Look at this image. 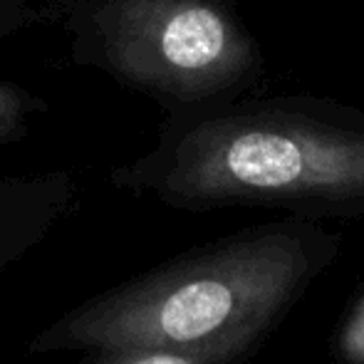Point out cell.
I'll return each mask as SVG.
<instances>
[{
	"label": "cell",
	"instance_id": "obj_1",
	"mask_svg": "<svg viewBox=\"0 0 364 364\" xmlns=\"http://www.w3.org/2000/svg\"><path fill=\"white\" fill-rule=\"evenodd\" d=\"M109 181L173 211L364 216V109L317 95L255 92L164 114L154 144L112 168Z\"/></svg>",
	"mask_w": 364,
	"mask_h": 364
},
{
	"label": "cell",
	"instance_id": "obj_2",
	"mask_svg": "<svg viewBox=\"0 0 364 364\" xmlns=\"http://www.w3.org/2000/svg\"><path fill=\"white\" fill-rule=\"evenodd\" d=\"M342 235L285 216L240 228L107 288L50 322L30 355L166 347L243 364L337 260Z\"/></svg>",
	"mask_w": 364,
	"mask_h": 364
},
{
	"label": "cell",
	"instance_id": "obj_3",
	"mask_svg": "<svg viewBox=\"0 0 364 364\" xmlns=\"http://www.w3.org/2000/svg\"><path fill=\"white\" fill-rule=\"evenodd\" d=\"M75 65L183 114L263 92L265 55L238 0H55Z\"/></svg>",
	"mask_w": 364,
	"mask_h": 364
},
{
	"label": "cell",
	"instance_id": "obj_4",
	"mask_svg": "<svg viewBox=\"0 0 364 364\" xmlns=\"http://www.w3.org/2000/svg\"><path fill=\"white\" fill-rule=\"evenodd\" d=\"M80 201L68 171L0 173V280L65 223Z\"/></svg>",
	"mask_w": 364,
	"mask_h": 364
},
{
	"label": "cell",
	"instance_id": "obj_5",
	"mask_svg": "<svg viewBox=\"0 0 364 364\" xmlns=\"http://www.w3.org/2000/svg\"><path fill=\"white\" fill-rule=\"evenodd\" d=\"M48 112V100L8 77H0V146L20 144Z\"/></svg>",
	"mask_w": 364,
	"mask_h": 364
},
{
	"label": "cell",
	"instance_id": "obj_6",
	"mask_svg": "<svg viewBox=\"0 0 364 364\" xmlns=\"http://www.w3.org/2000/svg\"><path fill=\"white\" fill-rule=\"evenodd\" d=\"M77 364H223L216 357L166 347H114L85 352Z\"/></svg>",
	"mask_w": 364,
	"mask_h": 364
},
{
	"label": "cell",
	"instance_id": "obj_7",
	"mask_svg": "<svg viewBox=\"0 0 364 364\" xmlns=\"http://www.w3.org/2000/svg\"><path fill=\"white\" fill-rule=\"evenodd\" d=\"M53 3L55 0H0V43L53 23Z\"/></svg>",
	"mask_w": 364,
	"mask_h": 364
},
{
	"label": "cell",
	"instance_id": "obj_8",
	"mask_svg": "<svg viewBox=\"0 0 364 364\" xmlns=\"http://www.w3.org/2000/svg\"><path fill=\"white\" fill-rule=\"evenodd\" d=\"M335 357L340 364H364V288L340 320Z\"/></svg>",
	"mask_w": 364,
	"mask_h": 364
}]
</instances>
